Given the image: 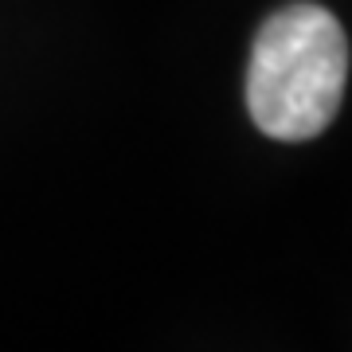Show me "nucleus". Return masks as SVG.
Masks as SVG:
<instances>
[{"instance_id":"1","label":"nucleus","mask_w":352,"mask_h":352,"mask_svg":"<svg viewBox=\"0 0 352 352\" xmlns=\"http://www.w3.org/2000/svg\"><path fill=\"white\" fill-rule=\"evenodd\" d=\"M349 82V39L329 8L298 0L254 36L247 67L251 122L274 141H309L333 126Z\"/></svg>"}]
</instances>
